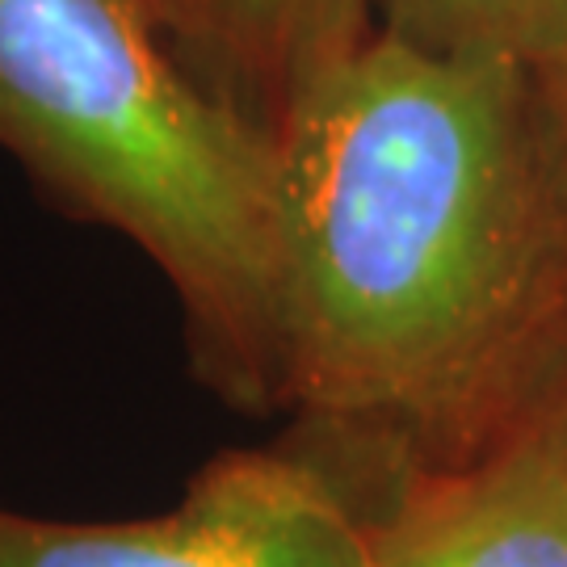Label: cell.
<instances>
[{
  "instance_id": "4",
  "label": "cell",
  "mask_w": 567,
  "mask_h": 567,
  "mask_svg": "<svg viewBox=\"0 0 567 567\" xmlns=\"http://www.w3.org/2000/svg\"><path fill=\"white\" fill-rule=\"evenodd\" d=\"M374 567H567V386L480 458L374 496Z\"/></svg>"
},
{
  "instance_id": "8",
  "label": "cell",
  "mask_w": 567,
  "mask_h": 567,
  "mask_svg": "<svg viewBox=\"0 0 567 567\" xmlns=\"http://www.w3.org/2000/svg\"><path fill=\"white\" fill-rule=\"evenodd\" d=\"M147 4L156 9V18H161L164 25H168V34L177 39V18H173V0H147ZM177 42H182V39H177ZM182 51H185V47H182Z\"/></svg>"
},
{
  "instance_id": "5",
  "label": "cell",
  "mask_w": 567,
  "mask_h": 567,
  "mask_svg": "<svg viewBox=\"0 0 567 567\" xmlns=\"http://www.w3.org/2000/svg\"><path fill=\"white\" fill-rule=\"evenodd\" d=\"M177 39L210 84L278 135L286 110L374 30V0H173Z\"/></svg>"
},
{
  "instance_id": "2",
  "label": "cell",
  "mask_w": 567,
  "mask_h": 567,
  "mask_svg": "<svg viewBox=\"0 0 567 567\" xmlns=\"http://www.w3.org/2000/svg\"><path fill=\"white\" fill-rule=\"evenodd\" d=\"M0 147L161 269L189 365L224 404L282 408L278 135L147 0H0Z\"/></svg>"
},
{
  "instance_id": "3",
  "label": "cell",
  "mask_w": 567,
  "mask_h": 567,
  "mask_svg": "<svg viewBox=\"0 0 567 567\" xmlns=\"http://www.w3.org/2000/svg\"><path fill=\"white\" fill-rule=\"evenodd\" d=\"M0 567H374V505L299 442L224 450L152 517L47 522L0 508Z\"/></svg>"
},
{
  "instance_id": "1",
  "label": "cell",
  "mask_w": 567,
  "mask_h": 567,
  "mask_svg": "<svg viewBox=\"0 0 567 567\" xmlns=\"http://www.w3.org/2000/svg\"><path fill=\"white\" fill-rule=\"evenodd\" d=\"M278 362L370 496L567 386V126L538 72L374 30L278 122Z\"/></svg>"
},
{
  "instance_id": "7",
  "label": "cell",
  "mask_w": 567,
  "mask_h": 567,
  "mask_svg": "<svg viewBox=\"0 0 567 567\" xmlns=\"http://www.w3.org/2000/svg\"><path fill=\"white\" fill-rule=\"evenodd\" d=\"M538 81H543V89H547L555 114H559V118H564V126H567V47H564V55H559V63H555L550 72H543Z\"/></svg>"
},
{
  "instance_id": "6",
  "label": "cell",
  "mask_w": 567,
  "mask_h": 567,
  "mask_svg": "<svg viewBox=\"0 0 567 567\" xmlns=\"http://www.w3.org/2000/svg\"><path fill=\"white\" fill-rule=\"evenodd\" d=\"M379 30L442 55L550 72L567 47V0H374Z\"/></svg>"
}]
</instances>
